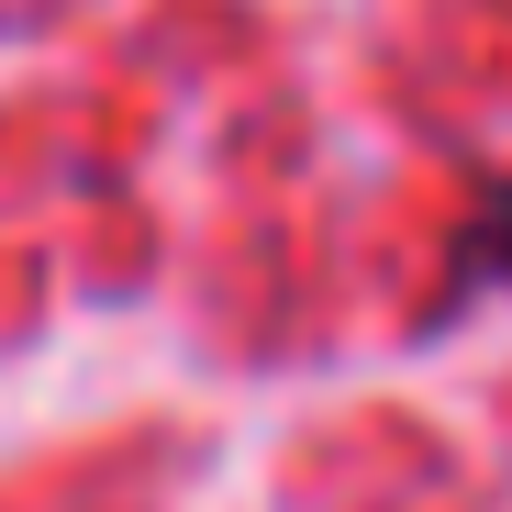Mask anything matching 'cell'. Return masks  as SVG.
Instances as JSON below:
<instances>
[{
	"label": "cell",
	"mask_w": 512,
	"mask_h": 512,
	"mask_svg": "<svg viewBox=\"0 0 512 512\" xmlns=\"http://www.w3.org/2000/svg\"><path fill=\"white\" fill-rule=\"evenodd\" d=\"M479 256H490V268H501V279H512V201H501V212H490V223H479Z\"/></svg>",
	"instance_id": "6da1fadb"
}]
</instances>
